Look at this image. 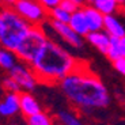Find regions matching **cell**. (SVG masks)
<instances>
[{"instance_id":"cell-7","label":"cell","mask_w":125,"mask_h":125,"mask_svg":"<svg viewBox=\"0 0 125 125\" xmlns=\"http://www.w3.org/2000/svg\"><path fill=\"white\" fill-rule=\"evenodd\" d=\"M8 75L15 79L22 91H33L40 83L31 65L27 62L21 61V60L16 62V65L12 69L8 71Z\"/></svg>"},{"instance_id":"cell-29","label":"cell","mask_w":125,"mask_h":125,"mask_svg":"<svg viewBox=\"0 0 125 125\" xmlns=\"http://www.w3.org/2000/svg\"><path fill=\"white\" fill-rule=\"evenodd\" d=\"M121 10H122V11H124V12H125V1H124V3L121 4Z\"/></svg>"},{"instance_id":"cell-5","label":"cell","mask_w":125,"mask_h":125,"mask_svg":"<svg viewBox=\"0 0 125 125\" xmlns=\"http://www.w3.org/2000/svg\"><path fill=\"white\" fill-rule=\"evenodd\" d=\"M14 8L33 26H42L49 19V11L40 0H18Z\"/></svg>"},{"instance_id":"cell-15","label":"cell","mask_w":125,"mask_h":125,"mask_svg":"<svg viewBox=\"0 0 125 125\" xmlns=\"http://www.w3.org/2000/svg\"><path fill=\"white\" fill-rule=\"evenodd\" d=\"M19 59L14 50H10V49L0 46V68L8 72L10 69H12L16 65Z\"/></svg>"},{"instance_id":"cell-4","label":"cell","mask_w":125,"mask_h":125,"mask_svg":"<svg viewBox=\"0 0 125 125\" xmlns=\"http://www.w3.org/2000/svg\"><path fill=\"white\" fill-rule=\"evenodd\" d=\"M48 40H49L48 33L42 26H31L27 34L25 35V38L15 50L18 59L23 62L31 64L35 60V57L40 54Z\"/></svg>"},{"instance_id":"cell-32","label":"cell","mask_w":125,"mask_h":125,"mask_svg":"<svg viewBox=\"0 0 125 125\" xmlns=\"http://www.w3.org/2000/svg\"><path fill=\"white\" fill-rule=\"evenodd\" d=\"M60 125H61V124H60Z\"/></svg>"},{"instance_id":"cell-2","label":"cell","mask_w":125,"mask_h":125,"mask_svg":"<svg viewBox=\"0 0 125 125\" xmlns=\"http://www.w3.org/2000/svg\"><path fill=\"white\" fill-rule=\"evenodd\" d=\"M83 60H79L54 40H48L45 46L40 52L30 65L34 69L40 83L59 84L62 79L73 72Z\"/></svg>"},{"instance_id":"cell-31","label":"cell","mask_w":125,"mask_h":125,"mask_svg":"<svg viewBox=\"0 0 125 125\" xmlns=\"http://www.w3.org/2000/svg\"><path fill=\"white\" fill-rule=\"evenodd\" d=\"M87 1H88V0H87Z\"/></svg>"},{"instance_id":"cell-26","label":"cell","mask_w":125,"mask_h":125,"mask_svg":"<svg viewBox=\"0 0 125 125\" xmlns=\"http://www.w3.org/2000/svg\"><path fill=\"white\" fill-rule=\"evenodd\" d=\"M3 31V16H1V7H0V35Z\"/></svg>"},{"instance_id":"cell-23","label":"cell","mask_w":125,"mask_h":125,"mask_svg":"<svg viewBox=\"0 0 125 125\" xmlns=\"http://www.w3.org/2000/svg\"><path fill=\"white\" fill-rule=\"evenodd\" d=\"M40 1L48 11L54 8V7H57V6H60V3H61V0H40Z\"/></svg>"},{"instance_id":"cell-25","label":"cell","mask_w":125,"mask_h":125,"mask_svg":"<svg viewBox=\"0 0 125 125\" xmlns=\"http://www.w3.org/2000/svg\"><path fill=\"white\" fill-rule=\"evenodd\" d=\"M18 0H0V7H14Z\"/></svg>"},{"instance_id":"cell-8","label":"cell","mask_w":125,"mask_h":125,"mask_svg":"<svg viewBox=\"0 0 125 125\" xmlns=\"http://www.w3.org/2000/svg\"><path fill=\"white\" fill-rule=\"evenodd\" d=\"M21 113V98L19 93H8L3 95L0 101V117L3 118H12Z\"/></svg>"},{"instance_id":"cell-10","label":"cell","mask_w":125,"mask_h":125,"mask_svg":"<svg viewBox=\"0 0 125 125\" xmlns=\"http://www.w3.org/2000/svg\"><path fill=\"white\" fill-rule=\"evenodd\" d=\"M19 98H21V113L25 117H30L42 110L40 102L31 94V91H21L19 93Z\"/></svg>"},{"instance_id":"cell-17","label":"cell","mask_w":125,"mask_h":125,"mask_svg":"<svg viewBox=\"0 0 125 125\" xmlns=\"http://www.w3.org/2000/svg\"><path fill=\"white\" fill-rule=\"evenodd\" d=\"M57 120L61 125H84L80 117L73 112L69 110H60L57 113Z\"/></svg>"},{"instance_id":"cell-13","label":"cell","mask_w":125,"mask_h":125,"mask_svg":"<svg viewBox=\"0 0 125 125\" xmlns=\"http://www.w3.org/2000/svg\"><path fill=\"white\" fill-rule=\"evenodd\" d=\"M103 30L106 31L110 37L121 38L125 35V26L116 15H106L105 16V25Z\"/></svg>"},{"instance_id":"cell-6","label":"cell","mask_w":125,"mask_h":125,"mask_svg":"<svg viewBox=\"0 0 125 125\" xmlns=\"http://www.w3.org/2000/svg\"><path fill=\"white\" fill-rule=\"evenodd\" d=\"M45 23L49 26L50 30L53 31L62 42H65L71 48L78 50L84 48V37L79 35L69 26V23H62V22H59V21H53V19H48Z\"/></svg>"},{"instance_id":"cell-3","label":"cell","mask_w":125,"mask_h":125,"mask_svg":"<svg viewBox=\"0 0 125 125\" xmlns=\"http://www.w3.org/2000/svg\"><path fill=\"white\" fill-rule=\"evenodd\" d=\"M1 16L3 31L0 35V46L15 52L33 25L19 15L14 7H1Z\"/></svg>"},{"instance_id":"cell-21","label":"cell","mask_w":125,"mask_h":125,"mask_svg":"<svg viewBox=\"0 0 125 125\" xmlns=\"http://www.w3.org/2000/svg\"><path fill=\"white\" fill-rule=\"evenodd\" d=\"M60 6H61L64 10H67L68 12H71V14L75 12V11H78V10L80 8V6H78V4H76L75 1H72V0H61Z\"/></svg>"},{"instance_id":"cell-9","label":"cell","mask_w":125,"mask_h":125,"mask_svg":"<svg viewBox=\"0 0 125 125\" xmlns=\"http://www.w3.org/2000/svg\"><path fill=\"white\" fill-rule=\"evenodd\" d=\"M86 40L93 48L99 50L101 53L106 54L110 46L112 37L105 30H97V31H90L87 34V37H86Z\"/></svg>"},{"instance_id":"cell-24","label":"cell","mask_w":125,"mask_h":125,"mask_svg":"<svg viewBox=\"0 0 125 125\" xmlns=\"http://www.w3.org/2000/svg\"><path fill=\"white\" fill-rule=\"evenodd\" d=\"M118 48H120L121 57H125V35L121 38H118Z\"/></svg>"},{"instance_id":"cell-27","label":"cell","mask_w":125,"mask_h":125,"mask_svg":"<svg viewBox=\"0 0 125 125\" xmlns=\"http://www.w3.org/2000/svg\"><path fill=\"white\" fill-rule=\"evenodd\" d=\"M72 1H75L76 4H78V6H80V7H83L86 4V1H87V0H72Z\"/></svg>"},{"instance_id":"cell-14","label":"cell","mask_w":125,"mask_h":125,"mask_svg":"<svg viewBox=\"0 0 125 125\" xmlns=\"http://www.w3.org/2000/svg\"><path fill=\"white\" fill-rule=\"evenodd\" d=\"M88 3L102 12L103 15H116L118 10H121V4H118L116 0H88Z\"/></svg>"},{"instance_id":"cell-22","label":"cell","mask_w":125,"mask_h":125,"mask_svg":"<svg viewBox=\"0 0 125 125\" xmlns=\"http://www.w3.org/2000/svg\"><path fill=\"white\" fill-rule=\"evenodd\" d=\"M113 67L117 72H120L122 76H125V57H118L113 61Z\"/></svg>"},{"instance_id":"cell-28","label":"cell","mask_w":125,"mask_h":125,"mask_svg":"<svg viewBox=\"0 0 125 125\" xmlns=\"http://www.w3.org/2000/svg\"><path fill=\"white\" fill-rule=\"evenodd\" d=\"M6 125H23V124H21V122H18V121H12V122H7Z\"/></svg>"},{"instance_id":"cell-19","label":"cell","mask_w":125,"mask_h":125,"mask_svg":"<svg viewBox=\"0 0 125 125\" xmlns=\"http://www.w3.org/2000/svg\"><path fill=\"white\" fill-rule=\"evenodd\" d=\"M1 88L4 91H8V93H21V87L16 83V80L14 78H11L10 75H7L6 78L1 80Z\"/></svg>"},{"instance_id":"cell-20","label":"cell","mask_w":125,"mask_h":125,"mask_svg":"<svg viewBox=\"0 0 125 125\" xmlns=\"http://www.w3.org/2000/svg\"><path fill=\"white\" fill-rule=\"evenodd\" d=\"M105 56H106L109 60H112V61H114V60H117L118 57H121V53H120V48H118V38L112 37L109 50H107V53L105 54Z\"/></svg>"},{"instance_id":"cell-11","label":"cell","mask_w":125,"mask_h":125,"mask_svg":"<svg viewBox=\"0 0 125 125\" xmlns=\"http://www.w3.org/2000/svg\"><path fill=\"white\" fill-rule=\"evenodd\" d=\"M83 12H84L86 18H87V23L90 31H97V30H103V25H105V15L102 12H99L94 6H91L90 3L84 4L82 7Z\"/></svg>"},{"instance_id":"cell-12","label":"cell","mask_w":125,"mask_h":125,"mask_svg":"<svg viewBox=\"0 0 125 125\" xmlns=\"http://www.w3.org/2000/svg\"><path fill=\"white\" fill-rule=\"evenodd\" d=\"M68 23L79 35H82V37L86 38L87 34L90 33V27H88V23H87V18H86V15H84V12H83L82 7L78 10V11H75V12L71 14V19H69Z\"/></svg>"},{"instance_id":"cell-18","label":"cell","mask_w":125,"mask_h":125,"mask_svg":"<svg viewBox=\"0 0 125 125\" xmlns=\"http://www.w3.org/2000/svg\"><path fill=\"white\" fill-rule=\"evenodd\" d=\"M49 19L59 21V22H62V23H68L69 19H71V12L64 10L61 6H57L54 8L49 10Z\"/></svg>"},{"instance_id":"cell-30","label":"cell","mask_w":125,"mask_h":125,"mask_svg":"<svg viewBox=\"0 0 125 125\" xmlns=\"http://www.w3.org/2000/svg\"><path fill=\"white\" fill-rule=\"evenodd\" d=\"M116 1H117V3H118V4H122V3H124V1H125V0H116Z\"/></svg>"},{"instance_id":"cell-16","label":"cell","mask_w":125,"mask_h":125,"mask_svg":"<svg viewBox=\"0 0 125 125\" xmlns=\"http://www.w3.org/2000/svg\"><path fill=\"white\" fill-rule=\"evenodd\" d=\"M54 117L50 116L48 112L41 110L40 113H35L30 117H26V125H54Z\"/></svg>"},{"instance_id":"cell-1","label":"cell","mask_w":125,"mask_h":125,"mask_svg":"<svg viewBox=\"0 0 125 125\" xmlns=\"http://www.w3.org/2000/svg\"><path fill=\"white\" fill-rule=\"evenodd\" d=\"M65 99L79 112L91 114L106 109L112 97L101 78L94 73L84 61L59 83Z\"/></svg>"}]
</instances>
